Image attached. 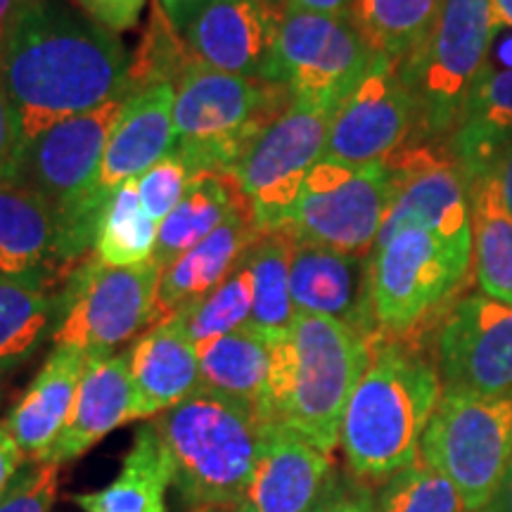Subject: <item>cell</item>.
Masks as SVG:
<instances>
[{
	"mask_svg": "<svg viewBox=\"0 0 512 512\" xmlns=\"http://www.w3.org/2000/svg\"><path fill=\"white\" fill-rule=\"evenodd\" d=\"M131 55L114 31L64 0H22L0 38V79L22 150L48 128L128 91Z\"/></svg>",
	"mask_w": 512,
	"mask_h": 512,
	"instance_id": "1",
	"label": "cell"
},
{
	"mask_svg": "<svg viewBox=\"0 0 512 512\" xmlns=\"http://www.w3.org/2000/svg\"><path fill=\"white\" fill-rule=\"evenodd\" d=\"M441 392L437 366L411 342L403 337L377 339L339 432L354 477L368 484L387 482L415 463Z\"/></svg>",
	"mask_w": 512,
	"mask_h": 512,
	"instance_id": "2",
	"label": "cell"
},
{
	"mask_svg": "<svg viewBox=\"0 0 512 512\" xmlns=\"http://www.w3.org/2000/svg\"><path fill=\"white\" fill-rule=\"evenodd\" d=\"M370 358L373 342L358 330L335 318L297 313L290 330L273 337L268 420L332 453Z\"/></svg>",
	"mask_w": 512,
	"mask_h": 512,
	"instance_id": "3",
	"label": "cell"
},
{
	"mask_svg": "<svg viewBox=\"0 0 512 512\" xmlns=\"http://www.w3.org/2000/svg\"><path fill=\"white\" fill-rule=\"evenodd\" d=\"M150 422L169 456L178 501L192 512L235 508L242 501L268 425L259 413L200 387Z\"/></svg>",
	"mask_w": 512,
	"mask_h": 512,
	"instance_id": "4",
	"label": "cell"
},
{
	"mask_svg": "<svg viewBox=\"0 0 512 512\" xmlns=\"http://www.w3.org/2000/svg\"><path fill=\"white\" fill-rule=\"evenodd\" d=\"M290 102L280 83L219 72L195 57L176 83L174 152L195 176L230 174Z\"/></svg>",
	"mask_w": 512,
	"mask_h": 512,
	"instance_id": "5",
	"label": "cell"
},
{
	"mask_svg": "<svg viewBox=\"0 0 512 512\" xmlns=\"http://www.w3.org/2000/svg\"><path fill=\"white\" fill-rule=\"evenodd\" d=\"M498 36L491 0H444L425 41L399 62L422 140L451 138Z\"/></svg>",
	"mask_w": 512,
	"mask_h": 512,
	"instance_id": "6",
	"label": "cell"
},
{
	"mask_svg": "<svg viewBox=\"0 0 512 512\" xmlns=\"http://www.w3.org/2000/svg\"><path fill=\"white\" fill-rule=\"evenodd\" d=\"M472 249L430 230L406 228L368 254V292L377 339L408 337L441 311L470 271Z\"/></svg>",
	"mask_w": 512,
	"mask_h": 512,
	"instance_id": "7",
	"label": "cell"
},
{
	"mask_svg": "<svg viewBox=\"0 0 512 512\" xmlns=\"http://www.w3.org/2000/svg\"><path fill=\"white\" fill-rule=\"evenodd\" d=\"M174 105V83H157L131 95L119 124L107 140L86 195L74 209L57 216V261L64 280L86 259L88 252H93L95 230L105 202L121 185L138 181L150 166L174 150Z\"/></svg>",
	"mask_w": 512,
	"mask_h": 512,
	"instance_id": "8",
	"label": "cell"
},
{
	"mask_svg": "<svg viewBox=\"0 0 512 512\" xmlns=\"http://www.w3.org/2000/svg\"><path fill=\"white\" fill-rule=\"evenodd\" d=\"M420 458L456 486L467 512H484L512 460V396L444 389L422 434Z\"/></svg>",
	"mask_w": 512,
	"mask_h": 512,
	"instance_id": "9",
	"label": "cell"
},
{
	"mask_svg": "<svg viewBox=\"0 0 512 512\" xmlns=\"http://www.w3.org/2000/svg\"><path fill=\"white\" fill-rule=\"evenodd\" d=\"M162 266H107L93 252L57 290L55 347H76L88 356H114L121 344L157 320Z\"/></svg>",
	"mask_w": 512,
	"mask_h": 512,
	"instance_id": "10",
	"label": "cell"
},
{
	"mask_svg": "<svg viewBox=\"0 0 512 512\" xmlns=\"http://www.w3.org/2000/svg\"><path fill=\"white\" fill-rule=\"evenodd\" d=\"M332 112L328 102L292 98L230 171L264 235L285 230L290 221L306 178L323 159Z\"/></svg>",
	"mask_w": 512,
	"mask_h": 512,
	"instance_id": "11",
	"label": "cell"
},
{
	"mask_svg": "<svg viewBox=\"0 0 512 512\" xmlns=\"http://www.w3.org/2000/svg\"><path fill=\"white\" fill-rule=\"evenodd\" d=\"M392 190L387 162L351 166L320 159L283 233L294 242L368 256L387 216Z\"/></svg>",
	"mask_w": 512,
	"mask_h": 512,
	"instance_id": "12",
	"label": "cell"
},
{
	"mask_svg": "<svg viewBox=\"0 0 512 512\" xmlns=\"http://www.w3.org/2000/svg\"><path fill=\"white\" fill-rule=\"evenodd\" d=\"M375 55L351 17L283 8L271 81L292 98L337 107Z\"/></svg>",
	"mask_w": 512,
	"mask_h": 512,
	"instance_id": "13",
	"label": "cell"
},
{
	"mask_svg": "<svg viewBox=\"0 0 512 512\" xmlns=\"http://www.w3.org/2000/svg\"><path fill=\"white\" fill-rule=\"evenodd\" d=\"M392 169V202L375 245L406 228L430 230L451 245L472 249L470 183L451 152L420 143L387 159Z\"/></svg>",
	"mask_w": 512,
	"mask_h": 512,
	"instance_id": "14",
	"label": "cell"
},
{
	"mask_svg": "<svg viewBox=\"0 0 512 512\" xmlns=\"http://www.w3.org/2000/svg\"><path fill=\"white\" fill-rule=\"evenodd\" d=\"M415 102L399 64L375 55L330 119L323 159L366 166L392 159L415 133Z\"/></svg>",
	"mask_w": 512,
	"mask_h": 512,
	"instance_id": "15",
	"label": "cell"
},
{
	"mask_svg": "<svg viewBox=\"0 0 512 512\" xmlns=\"http://www.w3.org/2000/svg\"><path fill=\"white\" fill-rule=\"evenodd\" d=\"M444 389L512 396V304L467 294L448 306L437 335Z\"/></svg>",
	"mask_w": 512,
	"mask_h": 512,
	"instance_id": "16",
	"label": "cell"
},
{
	"mask_svg": "<svg viewBox=\"0 0 512 512\" xmlns=\"http://www.w3.org/2000/svg\"><path fill=\"white\" fill-rule=\"evenodd\" d=\"M131 95V91L121 93L98 110L60 121L41 133L22 150L15 183L46 197L53 204L55 216L74 209L95 178L107 140Z\"/></svg>",
	"mask_w": 512,
	"mask_h": 512,
	"instance_id": "17",
	"label": "cell"
},
{
	"mask_svg": "<svg viewBox=\"0 0 512 512\" xmlns=\"http://www.w3.org/2000/svg\"><path fill=\"white\" fill-rule=\"evenodd\" d=\"M280 17L271 0H211L185 41L197 60L219 72L271 81Z\"/></svg>",
	"mask_w": 512,
	"mask_h": 512,
	"instance_id": "18",
	"label": "cell"
},
{
	"mask_svg": "<svg viewBox=\"0 0 512 512\" xmlns=\"http://www.w3.org/2000/svg\"><path fill=\"white\" fill-rule=\"evenodd\" d=\"M332 489V453L268 422L259 460L235 512H309Z\"/></svg>",
	"mask_w": 512,
	"mask_h": 512,
	"instance_id": "19",
	"label": "cell"
},
{
	"mask_svg": "<svg viewBox=\"0 0 512 512\" xmlns=\"http://www.w3.org/2000/svg\"><path fill=\"white\" fill-rule=\"evenodd\" d=\"M290 292L297 313L335 318L377 342L368 292V256L294 242Z\"/></svg>",
	"mask_w": 512,
	"mask_h": 512,
	"instance_id": "20",
	"label": "cell"
},
{
	"mask_svg": "<svg viewBox=\"0 0 512 512\" xmlns=\"http://www.w3.org/2000/svg\"><path fill=\"white\" fill-rule=\"evenodd\" d=\"M131 420H138V399L128 356H88L67 425L38 463H72Z\"/></svg>",
	"mask_w": 512,
	"mask_h": 512,
	"instance_id": "21",
	"label": "cell"
},
{
	"mask_svg": "<svg viewBox=\"0 0 512 512\" xmlns=\"http://www.w3.org/2000/svg\"><path fill=\"white\" fill-rule=\"evenodd\" d=\"M261 238L264 233L256 226L252 204L242 202L209 238L178 256L174 264L162 268L157 292V320L169 318L181 306L197 302L214 290Z\"/></svg>",
	"mask_w": 512,
	"mask_h": 512,
	"instance_id": "22",
	"label": "cell"
},
{
	"mask_svg": "<svg viewBox=\"0 0 512 512\" xmlns=\"http://www.w3.org/2000/svg\"><path fill=\"white\" fill-rule=\"evenodd\" d=\"M138 420L155 418L202 387L200 356L174 316L157 320L128 351Z\"/></svg>",
	"mask_w": 512,
	"mask_h": 512,
	"instance_id": "23",
	"label": "cell"
},
{
	"mask_svg": "<svg viewBox=\"0 0 512 512\" xmlns=\"http://www.w3.org/2000/svg\"><path fill=\"white\" fill-rule=\"evenodd\" d=\"M86 363V351L55 347L5 420L24 456L34 463L46 456L67 425Z\"/></svg>",
	"mask_w": 512,
	"mask_h": 512,
	"instance_id": "24",
	"label": "cell"
},
{
	"mask_svg": "<svg viewBox=\"0 0 512 512\" xmlns=\"http://www.w3.org/2000/svg\"><path fill=\"white\" fill-rule=\"evenodd\" d=\"M0 275L64 283L55 209L27 185L0 183Z\"/></svg>",
	"mask_w": 512,
	"mask_h": 512,
	"instance_id": "25",
	"label": "cell"
},
{
	"mask_svg": "<svg viewBox=\"0 0 512 512\" xmlns=\"http://www.w3.org/2000/svg\"><path fill=\"white\" fill-rule=\"evenodd\" d=\"M448 145L467 183L498 171L512 147V67L486 69Z\"/></svg>",
	"mask_w": 512,
	"mask_h": 512,
	"instance_id": "26",
	"label": "cell"
},
{
	"mask_svg": "<svg viewBox=\"0 0 512 512\" xmlns=\"http://www.w3.org/2000/svg\"><path fill=\"white\" fill-rule=\"evenodd\" d=\"M273 337L242 325L240 330L223 335L197 349L200 356L202 387L226 394L245 403L268 420V375H271Z\"/></svg>",
	"mask_w": 512,
	"mask_h": 512,
	"instance_id": "27",
	"label": "cell"
},
{
	"mask_svg": "<svg viewBox=\"0 0 512 512\" xmlns=\"http://www.w3.org/2000/svg\"><path fill=\"white\" fill-rule=\"evenodd\" d=\"M171 486V465L162 439L152 422H145L133 437L119 475L100 491L76 494L72 501L81 512H169L166 489Z\"/></svg>",
	"mask_w": 512,
	"mask_h": 512,
	"instance_id": "28",
	"label": "cell"
},
{
	"mask_svg": "<svg viewBox=\"0 0 512 512\" xmlns=\"http://www.w3.org/2000/svg\"><path fill=\"white\" fill-rule=\"evenodd\" d=\"M242 202L247 197L230 174L195 176L178 207L159 223L152 259L162 268L174 264L178 256L209 238Z\"/></svg>",
	"mask_w": 512,
	"mask_h": 512,
	"instance_id": "29",
	"label": "cell"
},
{
	"mask_svg": "<svg viewBox=\"0 0 512 512\" xmlns=\"http://www.w3.org/2000/svg\"><path fill=\"white\" fill-rule=\"evenodd\" d=\"M472 261L482 294L512 304V211L498 171L470 183Z\"/></svg>",
	"mask_w": 512,
	"mask_h": 512,
	"instance_id": "30",
	"label": "cell"
},
{
	"mask_svg": "<svg viewBox=\"0 0 512 512\" xmlns=\"http://www.w3.org/2000/svg\"><path fill=\"white\" fill-rule=\"evenodd\" d=\"M57 328L55 285L0 275V375L27 363Z\"/></svg>",
	"mask_w": 512,
	"mask_h": 512,
	"instance_id": "31",
	"label": "cell"
},
{
	"mask_svg": "<svg viewBox=\"0 0 512 512\" xmlns=\"http://www.w3.org/2000/svg\"><path fill=\"white\" fill-rule=\"evenodd\" d=\"M444 0H354L351 19L373 53L403 62L425 41Z\"/></svg>",
	"mask_w": 512,
	"mask_h": 512,
	"instance_id": "32",
	"label": "cell"
},
{
	"mask_svg": "<svg viewBox=\"0 0 512 512\" xmlns=\"http://www.w3.org/2000/svg\"><path fill=\"white\" fill-rule=\"evenodd\" d=\"M294 240L290 235L266 233L247 252L249 273H252V316L249 325L266 335H283L294 323L290 264Z\"/></svg>",
	"mask_w": 512,
	"mask_h": 512,
	"instance_id": "33",
	"label": "cell"
},
{
	"mask_svg": "<svg viewBox=\"0 0 512 512\" xmlns=\"http://www.w3.org/2000/svg\"><path fill=\"white\" fill-rule=\"evenodd\" d=\"M159 226L145 214L138 181L114 192L100 211L93 254L107 266H138L152 259Z\"/></svg>",
	"mask_w": 512,
	"mask_h": 512,
	"instance_id": "34",
	"label": "cell"
},
{
	"mask_svg": "<svg viewBox=\"0 0 512 512\" xmlns=\"http://www.w3.org/2000/svg\"><path fill=\"white\" fill-rule=\"evenodd\" d=\"M171 316L181 323L195 349H202L204 344L247 325L252 316V273H249L247 254L214 290L197 302L181 306Z\"/></svg>",
	"mask_w": 512,
	"mask_h": 512,
	"instance_id": "35",
	"label": "cell"
},
{
	"mask_svg": "<svg viewBox=\"0 0 512 512\" xmlns=\"http://www.w3.org/2000/svg\"><path fill=\"white\" fill-rule=\"evenodd\" d=\"M192 62H195V53L190 50L188 41L178 34L155 0L138 53L131 55L128 91L140 93L157 83H174L176 86Z\"/></svg>",
	"mask_w": 512,
	"mask_h": 512,
	"instance_id": "36",
	"label": "cell"
},
{
	"mask_svg": "<svg viewBox=\"0 0 512 512\" xmlns=\"http://www.w3.org/2000/svg\"><path fill=\"white\" fill-rule=\"evenodd\" d=\"M375 512H467L460 491L418 456L384 482Z\"/></svg>",
	"mask_w": 512,
	"mask_h": 512,
	"instance_id": "37",
	"label": "cell"
},
{
	"mask_svg": "<svg viewBox=\"0 0 512 512\" xmlns=\"http://www.w3.org/2000/svg\"><path fill=\"white\" fill-rule=\"evenodd\" d=\"M192 178L195 174L190 171L188 162L174 150L138 178L140 204L157 226L178 207Z\"/></svg>",
	"mask_w": 512,
	"mask_h": 512,
	"instance_id": "38",
	"label": "cell"
},
{
	"mask_svg": "<svg viewBox=\"0 0 512 512\" xmlns=\"http://www.w3.org/2000/svg\"><path fill=\"white\" fill-rule=\"evenodd\" d=\"M60 489V467L34 463L0 496V512H50Z\"/></svg>",
	"mask_w": 512,
	"mask_h": 512,
	"instance_id": "39",
	"label": "cell"
},
{
	"mask_svg": "<svg viewBox=\"0 0 512 512\" xmlns=\"http://www.w3.org/2000/svg\"><path fill=\"white\" fill-rule=\"evenodd\" d=\"M19 157H22V133H19L17 112L0 79V183L17 181Z\"/></svg>",
	"mask_w": 512,
	"mask_h": 512,
	"instance_id": "40",
	"label": "cell"
},
{
	"mask_svg": "<svg viewBox=\"0 0 512 512\" xmlns=\"http://www.w3.org/2000/svg\"><path fill=\"white\" fill-rule=\"evenodd\" d=\"M76 3L95 24L119 34L136 27L147 0H76Z\"/></svg>",
	"mask_w": 512,
	"mask_h": 512,
	"instance_id": "41",
	"label": "cell"
},
{
	"mask_svg": "<svg viewBox=\"0 0 512 512\" xmlns=\"http://www.w3.org/2000/svg\"><path fill=\"white\" fill-rule=\"evenodd\" d=\"M24 460H27V456L10 434L8 425L0 422V496L10 489V484L22 472Z\"/></svg>",
	"mask_w": 512,
	"mask_h": 512,
	"instance_id": "42",
	"label": "cell"
},
{
	"mask_svg": "<svg viewBox=\"0 0 512 512\" xmlns=\"http://www.w3.org/2000/svg\"><path fill=\"white\" fill-rule=\"evenodd\" d=\"M157 3L164 10V15L169 17V22L174 24L178 34L185 36V31L190 29L195 17L207 8L211 0H157Z\"/></svg>",
	"mask_w": 512,
	"mask_h": 512,
	"instance_id": "43",
	"label": "cell"
},
{
	"mask_svg": "<svg viewBox=\"0 0 512 512\" xmlns=\"http://www.w3.org/2000/svg\"><path fill=\"white\" fill-rule=\"evenodd\" d=\"M354 0H285V10L316 12L330 17H351Z\"/></svg>",
	"mask_w": 512,
	"mask_h": 512,
	"instance_id": "44",
	"label": "cell"
},
{
	"mask_svg": "<svg viewBox=\"0 0 512 512\" xmlns=\"http://www.w3.org/2000/svg\"><path fill=\"white\" fill-rule=\"evenodd\" d=\"M484 512H512V460H510L508 475H505L501 489H498L494 501L486 505Z\"/></svg>",
	"mask_w": 512,
	"mask_h": 512,
	"instance_id": "45",
	"label": "cell"
},
{
	"mask_svg": "<svg viewBox=\"0 0 512 512\" xmlns=\"http://www.w3.org/2000/svg\"><path fill=\"white\" fill-rule=\"evenodd\" d=\"M330 512H375L366 498L361 496H337L332 498Z\"/></svg>",
	"mask_w": 512,
	"mask_h": 512,
	"instance_id": "46",
	"label": "cell"
},
{
	"mask_svg": "<svg viewBox=\"0 0 512 512\" xmlns=\"http://www.w3.org/2000/svg\"><path fill=\"white\" fill-rule=\"evenodd\" d=\"M498 178H501V190H503V200L508 204V209L512 211V147L505 152L501 166H498Z\"/></svg>",
	"mask_w": 512,
	"mask_h": 512,
	"instance_id": "47",
	"label": "cell"
},
{
	"mask_svg": "<svg viewBox=\"0 0 512 512\" xmlns=\"http://www.w3.org/2000/svg\"><path fill=\"white\" fill-rule=\"evenodd\" d=\"M491 3H494L498 31L512 29V0H491Z\"/></svg>",
	"mask_w": 512,
	"mask_h": 512,
	"instance_id": "48",
	"label": "cell"
},
{
	"mask_svg": "<svg viewBox=\"0 0 512 512\" xmlns=\"http://www.w3.org/2000/svg\"><path fill=\"white\" fill-rule=\"evenodd\" d=\"M19 3H22V0H0V38H3V31L8 27L10 17L15 15Z\"/></svg>",
	"mask_w": 512,
	"mask_h": 512,
	"instance_id": "49",
	"label": "cell"
},
{
	"mask_svg": "<svg viewBox=\"0 0 512 512\" xmlns=\"http://www.w3.org/2000/svg\"><path fill=\"white\" fill-rule=\"evenodd\" d=\"M332 498H335V486H332V489L328 491V494H325L323 498H320V501H318L316 505H313V508H311L309 512H330Z\"/></svg>",
	"mask_w": 512,
	"mask_h": 512,
	"instance_id": "50",
	"label": "cell"
},
{
	"mask_svg": "<svg viewBox=\"0 0 512 512\" xmlns=\"http://www.w3.org/2000/svg\"><path fill=\"white\" fill-rule=\"evenodd\" d=\"M195 512H235L233 508H202V510H195Z\"/></svg>",
	"mask_w": 512,
	"mask_h": 512,
	"instance_id": "51",
	"label": "cell"
}]
</instances>
